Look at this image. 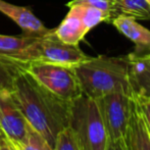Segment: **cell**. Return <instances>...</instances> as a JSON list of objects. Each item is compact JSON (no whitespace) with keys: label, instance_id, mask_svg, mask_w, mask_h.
<instances>
[{"label":"cell","instance_id":"obj_3","mask_svg":"<svg viewBox=\"0 0 150 150\" xmlns=\"http://www.w3.org/2000/svg\"><path fill=\"white\" fill-rule=\"evenodd\" d=\"M69 128L75 136L79 150L106 148L108 134L95 99L82 94L71 101Z\"/></svg>","mask_w":150,"mask_h":150},{"label":"cell","instance_id":"obj_17","mask_svg":"<svg viewBox=\"0 0 150 150\" xmlns=\"http://www.w3.org/2000/svg\"><path fill=\"white\" fill-rule=\"evenodd\" d=\"M21 67L0 58V90L13 91L14 81Z\"/></svg>","mask_w":150,"mask_h":150},{"label":"cell","instance_id":"obj_22","mask_svg":"<svg viewBox=\"0 0 150 150\" xmlns=\"http://www.w3.org/2000/svg\"><path fill=\"white\" fill-rule=\"evenodd\" d=\"M0 150H16L13 148L10 142L8 140H6L5 138L0 139Z\"/></svg>","mask_w":150,"mask_h":150},{"label":"cell","instance_id":"obj_14","mask_svg":"<svg viewBox=\"0 0 150 150\" xmlns=\"http://www.w3.org/2000/svg\"><path fill=\"white\" fill-rule=\"evenodd\" d=\"M115 18L120 16L135 21L150 20V5L146 0H113Z\"/></svg>","mask_w":150,"mask_h":150},{"label":"cell","instance_id":"obj_15","mask_svg":"<svg viewBox=\"0 0 150 150\" xmlns=\"http://www.w3.org/2000/svg\"><path fill=\"white\" fill-rule=\"evenodd\" d=\"M67 6V7H73L77 11V13L81 16V18L83 20V22L85 23V25L89 30L93 29L102 22L107 23V20H108L107 14L105 12L101 11L100 9L93 7V6L81 3L69 4V5Z\"/></svg>","mask_w":150,"mask_h":150},{"label":"cell","instance_id":"obj_1","mask_svg":"<svg viewBox=\"0 0 150 150\" xmlns=\"http://www.w3.org/2000/svg\"><path fill=\"white\" fill-rule=\"evenodd\" d=\"M12 93L29 126L54 147L57 135L69 127L71 101L54 95L23 69L16 77Z\"/></svg>","mask_w":150,"mask_h":150},{"label":"cell","instance_id":"obj_24","mask_svg":"<svg viewBox=\"0 0 150 150\" xmlns=\"http://www.w3.org/2000/svg\"><path fill=\"white\" fill-rule=\"evenodd\" d=\"M146 1H147V3H148L149 5H150V0H146Z\"/></svg>","mask_w":150,"mask_h":150},{"label":"cell","instance_id":"obj_6","mask_svg":"<svg viewBox=\"0 0 150 150\" xmlns=\"http://www.w3.org/2000/svg\"><path fill=\"white\" fill-rule=\"evenodd\" d=\"M90 58L79 47L62 42L54 34V29L49 34L39 37L32 48V61L40 60L63 65H76Z\"/></svg>","mask_w":150,"mask_h":150},{"label":"cell","instance_id":"obj_4","mask_svg":"<svg viewBox=\"0 0 150 150\" xmlns=\"http://www.w3.org/2000/svg\"><path fill=\"white\" fill-rule=\"evenodd\" d=\"M44 88L57 97L73 101L82 95L79 81L73 67L46 61H30L22 65Z\"/></svg>","mask_w":150,"mask_h":150},{"label":"cell","instance_id":"obj_18","mask_svg":"<svg viewBox=\"0 0 150 150\" xmlns=\"http://www.w3.org/2000/svg\"><path fill=\"white\" fill-rule=\"evenodd\" d=\"M75 3H81L86 4V5L93 6L95 8H98L101 11L105 12L107 14V23L111 24L115 20V5H113V0H71L67 2V5Z\"/></svg>","mask_w":150,"mask_h":150},{"label":"cell","instance_id":"obj_7","mask_svg":"<svg viewBox=\"0 0 150 150\" xmlns=\"http://www.w3.org/2000/svg\"><path fill=\"white\" fill-rule=\"evenodd\" d=\"M0 129L11 144L24 141L30 129L12 91L0 90Z\"/></svg>","mask_w":150,"mask_h":150},{"label":"cell","instance_id":"obj_12","mask_svg":"<svg viewBox=\"0 0 150 150\" xmlns=\"http://www.w3.org/2000/svg\"><path fill=\"white\" fill-rule=\"evenodd\" d=\"M125 140L129 150H150V133L137 99L125 135Z\"/></svg>","mask_w":150,"mask_h":150},{"label":"cell","instance_id":"obj_2","mask_svg":"<svg viewBox=\"0 0 150 150\" xmlns=\"http://www.w3.org/2000/svg\"><path fill=\"white\" fill-rule=\"evenodd\" d=\"M73 69L79 81L82 94L92 99L112 92H122L134 96L129 79V59L127 56L100 55L82 61Z\"/></svg>","mask_w":150,"mask_h":150},{"label":"cell","instance_id":"obj_19","mask_svg":"<svg viewBox=\"0 0 150 150\" xmlns=\"http://www.w3.org/2000/svg\"><path fill=\"white\" fill-rule=\"evenodd\" d=\"M54 150H79L77 141L75 139L73 132L71 129H63L62 131L57 135L55 144L53 147Z\"/></svg>","mask_w":150,"mask_h":150},{"label":"cell","instance_id":"obj_16","mask_svg":"<svg viewBox=\"0 0 150 150\" xmlns=\"http://www.w3.org/2000/svg\"><path fill=\"white\" fill-rule=\"evenodd\" d=\"M11 145L16 150H54L46 139L31 127L24 141Z\"/></svg>","mask_w":150,"mask_h":150},{"label":"cell","instance_id":"obj_9","mask_svg":"<svg viewBox=\"0 0 150 150\" xmlns=\"http://www.w3.org/2000/svg\"><path fill=\"white\" fill-rule=\"evenodd\" d=\"M0 12L12 20L23 31V34L36 37H43L53 29H48L32 12L30 7L18 6L0 0Z\"/></svg>","mask_w":150,"mask_h":150},{"label":"cell","instance_id":"obj_8","mask_svg":"<svg viewBox=\"0 0 150 150\" xmlns=\"http://www.w3.org/2000/svg\"><path fill=\"white\" fill-rule=\"evenodd\" d=\"M38 38L25 34L18 36L0 34V58L22 69V65L32 61V48Z\"/></svg>","mask_w":150,"mask_h":150},{"label":"cell","instance_id":"obj_23","mask_svg":"<svg viewBox=\"0 0 150 150\" xmlns=\"http://www.w3.org/2000/svg\"><path fill=\"white\" fill-rule=\"evenodd\" d=\"M2 138H4V136H3V133H2L1 129H0V139H2Z\"/></svg>","mask_w":150,"mask_h":150},{"label":"cell","instance_id":"obj_11","mask_svg":"<svg viewBox=\"0 0 150 150\" xmlns=\"http://www.w3.org/2000/svg\"><path fill=\"white\" fill-rule=\"evenodd\" d=\"M111 24L125 37L135 44L133 56H145L150 54V31L141 26L137 21L127 16H120L111 22Z\"/></svg>","mask_w":150,"mask_h":150},{"label":"cell","instance_id":"obj_5","mask_svg":"<svg viewBox=\"0 0 150 150\" xmlns=\"http://www.w3.org/2000/svg\"><path fill=\"white\" fill-rule=\"evenodd\" d=\"M103 124L110 140L124 138L135 105V96L112 92L96 99Z\"/></svg>","mask_w":150,"mask_h":150},{"label":"cell","instance_id":"obj_13","mask_svg":"<svg viewBox=\"0 0 150 150\" xmlns=\"http://www.w3.org/2000/svg\"><path fill=\"white\" fill-rule=\"evenodd\" d=\"M69 10L60 25L54 29V34L59 40L71 45H79L90 30L87 28L81 16L73 7Z\"/></svg>","mask_w":150,"mask_h":150},{"label":"cell","instance_id":"obj_21","mask_svg":"<svg viewBox=\"0 0 150 150\" xmlns=\"http://www.w3.org/2000/svg\"><path fill=\"white\" fill-rule=\"evenodd\" d=\"M105 150H129V149L124 137V138L117 139V140H110L109 139Z\"/></svg>","mask_w":150,"mask_h":150},{"label":"cell","instance_id":"obj_20","mask_svg":"<svg viewBox=\"0 0 150 150\" xmlns=\"http://www.w3.org/2000/svg\"><path fill=\"white\" fill-rule=\"evenodd\" d=\"M137 101L139 103V107H140L141 112H142L143 117H144V120L146 122V126L150 133V100H139V99H137Z\"/></svg>","mask_w":150,"mask_h":150},{"label":"cell","instance_id":"obj_10","mask_svg":"<svg viewBox=\"0 0 150 150\" xmlns=\"http://www.w3.org/2000/svg\"><path fill=\"white\" fill-rule=\"evenodd\" d=\"M129 79L134 96L139 100H150V54L128 55Z\"/></svg>","mask_w":150,"mask_h":150}]
</instances>
